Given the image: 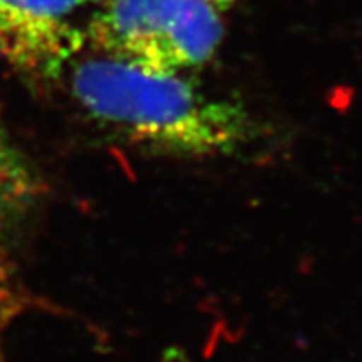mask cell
I'll list each match as a JSON object with an SVG mask.
<instances>
[{"instance_id": "obj_1", "label": "cell", "mask_w": 362, "mask_h": 362, "mask_svg": "<svg viewBox=\"0 0 362 362\" xmlns=\"http://www.w3.org/2000/svg\"><path fill=\"white\" fill-rule=\"evenodd\" d=\"M80 110L126 143L174 158H222L252 141L248 111L181 72L119 57H74L62 81Z\"/></svg>"}, {"instance_id": "obj_2", "label": "cell", "mask_w": 362, "mask_h": 362, "mask_svg": "<svg viewBox=\"0 0 362 362\" xmlns=\"http://www.w3.org/2000/svg\"><path fill=\"white\" fill-rule=\"evenodd\" d=\"M211 0H107L86 24V45L141 67L183 72L215 56L224 23Z\"/></svg>"}, {"instance_id": "obj_3", "label": "cell", "mask_w": 362, "mask_h": 362, "mask_svg": "<svg viewBox=\"0 0 362 362\" xmlns=\"http://www.w3.org/2000/svg\"><path fill=\"white\" fill-rule=\"evenodd\" d=\"M93 2L0 0V57L32 83H59L86 47Z\"/></svg>"}, {"instance_id": "obj_4", "label": "cell", "mask_w": 362, "mask_h": 362, "mask_svg": "<svg viewBox=\"0 0 362 362\" xmlns=\"http://www.w3.org/2000/svg\"><path fill=\"white\" fill-rule=\"evenodd\" d=\"M41 194V180L28 156L0 126V292L10 285L8 246Z\"/></svg>"}, {"instance_id": "obj_5", "label": "cell", "mask_w": 362, "mask_h": 362, "mask_svg": "<svg viewBox=\"0 0 362 362\" xmlns=\"http://www.w3.org/2000/svg\"><path fill=\"white\" fill-rule=\"evenodd\" d=\"M211 2H213V4L218 6L220 10H224V8H228V6L231 4V2H233V0H211Z\"/></svg>"}]
</instances>
